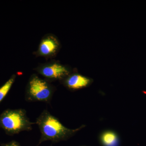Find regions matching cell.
Returning <instances> with one entry per match:
<instances>
[{
    "label": "cell",
    "mask_w": 146,
    "mask_h": 146,
    "mask_svg": "<svg viewBox=\"0 0 146 146\" xmlns=\"http://www.w3.org/2000/svg\"><path fill=\"white\" fill-rule=\"evenodd\" d=\"M1 146H21L17 141H12L7 143L2 144Z\"/></svg>",
    "instance_id": "9c48e42d"
},
{
    "label": "cell",
    "mask_w": 146,
    "mask_h": 146,
    "mask_svg": "<svg viewBox=\"0 0 146 146\" xmlns=\"http://www.w3.org/2000/svg\"><path fill=\"white\" fill-rule=\"evenodd\" d=\"M54 88L46 80L33 75L29 80L25 94L28 102H43L49 103L54 93Z\"/></svg>",
    "instance_id": "3957f363"
},
{
    "label": "cell",
    "mask_w": 146,
    "mask_h": 146,
    "mask_svg": "<svg viewBox=\"0 0 146 146\" xmlns=\"http://www.w3.org/2000/svg\"><path fill=\"white\" fill-rule=\"evenodd\" d=\"M101 141L104 146H117L119 139L117 134L111 131H107L102 134Z\"/></svg>",
    "instance_id": "52a82bcc"
},
{
    "label": "cell",
    "mask_w": 146,
    "mask_h": 146,
    "mask_svg": "<svg viewBox=\"0 0 146 146\" xmlns=\"http://www.w3.org/2000/svg\"><path fill=\"white\" fill-rule=\"evenodd\" d=\"M16 78V75H13L1 87H0V103L10 91L11 86L15 81Z\"/></svg>",
    "instance_id": "ba28073f"
},
{
    "label": "cell",
    "mask_w": 146,
    "mask_h": 146,
    "mask_svg": "<svg viewBox=\"0 0 146 146\" xmlns=\"http://www.w3.org/2000/svg\"><path fill=\"white\" fill-rule=\"evenodd\" d=\"M38 72L45 78L52 80L63 79L70 74L68 68L56 63L44 66L40 68Z\"/></svg>",
    "instance_id": "277c9868"
},
{
    "label": "cell",
    "mask_w": 146,
    "mask_h": 146,
    "mask_svg": "<svg viewBox=\"0 0 146 146\" xmlns=\"http://www.w3.org/2000/svg\"><path fill=\"white\" fill-rule=\"evenodd\" d=\"M58 46V42L54 38L46 37L42 40L39 45V53L45 56L50 55L57 50Z\"/></svg>",
    "instance_id": "8992f818"
},
{
    "label": "cell",
    "mask_w": 146,
    "mask_h": 146,
    "mask_svg": "<svg viewBox=\"0 0 146 146\" xmlns=\"http://www.w3.org/2000/svg\"><path fill=\"white\" fill-rule=\"evenodd\" d=\"M90 83L91 79L84 76L76 74L68 76L64 81L65 86L72 90L82 89L88 86Z\"/></svg>",
    "instance_id": "5b68a950"
},
{
    "label": "cell",
    "mask_w": 146,
    "mask_h": 146,
    "mask_svg": "<svg viewBox=\"0 0 146 146\" xmlns=\"http://www.w3.org/2000/svg\"><path fill=\"white\" fill-rule=\"evenodd\" d=\"M35 123L38 126L41 134L38 145L48 141L53 143L64 141L84 127V126H82L75 129L68 128L46 110H44L36 118Z\"/></svg>",
    "instance_id": "6da1fadb"
},
{
    "label": "cell",
    "mask_w": 146,
    "mask_h": 146,
    "mask_svg": "<svg viewBox=\"0 0 146 146\" xmlns=\"http://www.w3.org/2000/svg\"><path fill=\"white\" fill-rule=\"evenodd\" d=\"M35 124L31 121L25 110L7 109L0 115V127L10 136L24 131H30Z\"/></svg>",
    "instance_id": "7a4b0ae2"
}]
</instances>
